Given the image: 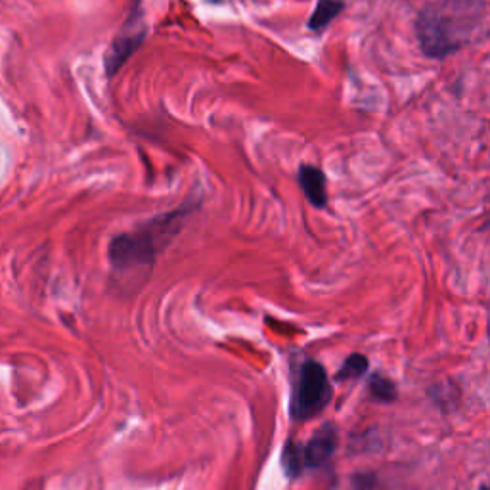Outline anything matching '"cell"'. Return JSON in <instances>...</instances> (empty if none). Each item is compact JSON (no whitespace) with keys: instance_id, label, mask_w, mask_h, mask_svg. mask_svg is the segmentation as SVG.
Masks as SVG:
<instances>
[{"instance_id":"3","label":"cell","mask_w":490,"mask_h":490,"mask_svg":"<svg viewBox=\"0 0 490 490\" xmlns=\"http://www.w3.org/2000/svg\"><path fill=\"white\" fill-rule=\"evenodd\" d=\"M331 395H334V389H331L324 366L312 358L305 360L293 383L291 417L295 422H305V419L318 416L329 405Z\"/></svg>"},{"instance_id":"9","label":"cell","mask_w":490,"mask_h":490,"mask_svg":"<svg viewBox=\"0 0 490 490\" xmlns=\"http://www.w3.org/2000/svg\"><path fill=\"white\" fill-rule=\"evenodd\" d=\"M370 395L377 400H383V402H391L397 398V387L395 383L385 379L381 376H374L370 379Z\"/></svg>"},{"instance_id":"8","label":"cell","mask_w":490,"mask_h":490,"mask_svg":"<svg viewBox=\"0 0 490 490\" xmlns=\"http://www.w3.org/2000/svg\"><path fill=\"white\" fill-rule=\"evenodd\" d=\"M366 372H368V358L362 357V355H351V357H348V358L343 362L341 370H339V374H338V379H339V381L358 379V377H362Z\"/></svg>"},{"instance_id":"4","label":"cell","mask_w":490,"mask_h":490,"mask_svg":"<svg viewBox=\"0 0 490 490\" xmlns=\"http://www.w3.org/2000/svg\"><path fill=\"white\" fill-rule=\"evenodd\" d=\"M338 448V429L328 424L305 445H288L284 452V467L288 475L295 477L305 469H318L329 462Z\"/></svg>"},{"instance_id":"6","label":"cell","mask_w":490,"mask_h":490,"mask_svg":"<svg viewBox=\"0 0 490 490\" xmlns=\"http://www.w3.org/2000/svg\"><path fill=\"white\" fill-rule=\"evenodd\" d=\"M299 186L310 205L324 209L328 205V186L326 174L322 169L314 165H301L299 169Z\"/></svg>"},{"instance_id":"12","label":"cell","mask_w":490,"mask_h":490,"mask_svg":"<svg viewBox=\"0 0 490 490\" xmlns=\"http://www.w3.org/2000/svg\"><path fill=\"white\" fill-rule=\"evenodd\" d=\"M488 338H490V314H488Z\"/></svg>"},{"instance_id":"11","label":"cell","mask_w":490,"mask_h":490,"mask_svg":"<svg viewBox=\"0 0 490 490\" xmlns=\"http://www.w3.org/2000/svg\"><path fill=\"white\" fill-rule=\"evenodd\" d=\"M481 490H490V483H485V485L481 486Z\"/></svg>"},{"instance_id":"2","label":"cell","mask_w":490,"mask_h":490,"mask_svg":"<svg viewBox=\"0 0 490 490\" xmlns=\"http://www.w3.org/2000/svg\"><path fill=\"white\" fill-rule=\"evenodd\" d=\"M196 207L182 205L174 211L157 215L144 224L136 226L134 230L115 236L110 243V260L119 270H134L142 267H152L174 240L188 215Z\"/></svg>"},{"instance_id":"7","label":"cell","mask_w":490,"mask_h":490,"mask_svg":"<svg viewBox=\"0 0 490 490\" xmlns=\"http://www.w3.org/2000/svg\"><path fill=\"white\" fill-rule=\"evenodd\" d=\"M341 8H343V3H339V0H318V6L310 17L309 27L314 31L324 29L341 12Z\"/></svg>"},{"instance_id":"1","label":"cell","mask_w":490,"mask_h":490,"mask_svg":"<svg viewBox=\"0 0 490 490\" xmlns=\"http://www.w3.org/2000/svg\"><path fill=\"white\" fill-rule=\"evenodd\" d=\"M486 0H431L416 17V37L424 54L445 60L475 39Z\"/></svg>"},{"instance_id":"5","label":"cell","mask_w":490,"mask_h":490,"mask_svg":"<svg viewBox=\"0 0 490 490\" xmlns=\"http://www.w3.org/2000/svg\"><path fill=\"white\" fill-rule=\"evenodd\" d=\"M140 22H127L125 29H122L115 41L112 43L110 50L106 52V74L115 75L122 64H127V60L138 50V46L144 41V29L138 31Z\"/></svg>"},{"instance_id":"10","label":"cell","mask_w":490,"mask_h":490,"mask_svg":"<svg viewBox=\"0 0 490 490\" xmlns=\"http://www.w3.org/2000/svg\"><path fill=\"white\" fill-rule=\"evenodd\" d=\"M481 230H485V232H490V213L485 217V224L481 226Z\"/></svg>"}]
</instances>
